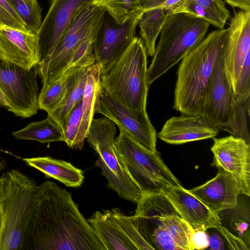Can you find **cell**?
Returning a JSON list of instances; mask_svg holds the SVG:
<instances>
[{
	"label": "cell",
	"mask_w": 250,
	"mask_h": 250,
	"mask_svg": "<svg viewBox=\"0 0 250 250\" xmlns=\"http://www.w3.org/2000/svg\"><path fill=\"white\" fill-rule=\"evenodd\" d=\"M106 250L71 193L51 181L37 185L23 250Z\"/></svg>",
	"instance_id": "obj_1"
},
{
	"label": "cell",
	"mask_w": 250,
	"mask_h": 250,
	"mask_svg": "<svg viewBox=\"0 0 250 250\" xmlns=\"http://www.w3.org/2000/svg\"><path fill=\"white\" fill-rule=\"evenodd\" d=\"M228 33V28L212 31L180 61L173 108L181 114L201 113L206 90L216 61L225 48Z\"/></svg>",
	"instance_id": "obj_2"
},
{
	"label": "cell",
	"mask_w": 250,
	"mask_h": 250,
	"mask_svg": "<svg viewBox=\"0 0 250 250\" xmlns=\"http://www.w3.org/2000/svg\"><path fill=\"white\" fill-rule=\"evenodd\" d=\"M131 219L154 250H193L192 229L161 192L145 194Z\"/></svg>",
	"instance_id": "obj_3"
},
{
	"label": "cell",
	"mask_w": 250,
	"mask_h": 250,
	"mask_svg": "<svg viewBox=\"0 0 250 250\" xmlns=\"http://www.w3.org/2000/svg\"><path fill=\"white\" fill-rule=\"evenodd\" d=\"M37 185L16 169L0 177V250H23Z\"/></svg>",
	"instance_id": "obj_4"
},
{
	"label": "cell",
	"mask_w": 250,
	"mask_h": 250,
	"mask_svg": "<svg viewBox=\"0 0 250 250\" xmlns=\"http://www.w3.org/2000/svg\"><path fill=\"white\" fill-rule=\"evenodd\" d=\"M147 57L142 39L135 37L123 54L100 74L102 88L110 96L141 111H146Z\"/></svg>",
	"instance_id": "obj_5"
},
{
	"label": "cell",
	"mask_w": 250,
	"mask_h": 250,
	"mask_svg": "<svg viewBox=\"0 0 250 250\" xmlns=\"http://www.w3.org/2000/svg\"><path fill=\"white\" fill-rule=\"evenodd\" d=\"M209 24L202 19L185 13L172 14L167 17L147 68L149 86L203 41Z\"/></svg>",
	"instance_id": "obj_6"
},
{
	"label": "cell",
	"mask_w": 250,
	"mask_h": 250,
	"mask_svg": "<svg viewBox=\"0 0 250 250\" xmlns=\"http://www.w3.org/2000/svg\"><path fill=\"white\" fill-rule=\"evenodd\" d=\"M119 128L120 133L114 140L118 161L144 195L161 192L165 185L181 186L158 151L151 152Z\"/></svg>",
	"instance_id": "obj_7"
},
{
	"label": "cell",
	"mask_w": 250,
	"mask_h": 250,
	"mask_svg": "<svg viewBox=\"0 0 250 250\" xmlns=\"http://www.w3.org/2000/svg\"><path fill=\"white\" fill-rule=\"evenodd\" d=\"M224 50L225 48L216 61L204 95L201 114L219 129L226 130L250 144V112L236 100L224 68Z\"/></svg>",
	"instance_id": "obj_8"
},
{
	"label": "cell",
	"mask_w": 250,
	"mask_h": 250,
	"mask_svg": "<svg viewBox=\"0 0 250 250\" xmlns=\"http://www.w3.org/2000/svg\"><path fill=\"white\" fill-rule=\"evenodd\" d=\"M115 125L105 116L93 119L86 139L97 154L96 165L107 179L108 187L123 199L137 204L144 194L118 161L114 146Z\"/></svg>",
	"instance_id": "obj_9"
},
{
	"label": "cell",
	"mask_w": 250,
	"mask_h": 250,
	"mask_svg": "<svg viewBox=\"0 0 250 250\" xmlns=\"http://www.w3.org/2000/svg\"><path fill=\"white\" fill-rule=\"evenodd\" d=\"M105 12L102 7L92 3L77 13L53 52L42 80L43 85L62 76L68 69L73 55L80 43L100 28Z\"/></svg>",
	"instance_id": "obj_10"
},
{
	"label": "cell",
	"mask_w": 250,
	"mask_h": 250,
	"mask_svg": "<svg viewBox=\"0 0 250 250\" xmlns=\"http://www.w3.org/2000/svg\"><path fill=\"white\" fill-rule=\"evenodd\" d=\"M38 65L29 69L0 58V90L9 107L8 110L22 118L36 114L39 88Z\"/></svg>",
	"instance_id": "obj_11"
},
{
	"label": "cell",
	"mask_w": 250,
	"mask_h": 250,
	"mask_svg": "<svg viewBox=\"0 0 250 250\" xmlns=\"http://www.w3.org/2000/svg\"><path fill=\"white\" fill-rule=\"evenodd\" d=\"M106 250H152L140 235L131 217L118 208L96 211L87 219Z\"/></svg>",
	"instance_id": "obj_12"
},
{
	"label": "cell",
	"mask_w": 250,
	"mask_h": 250,
	"mask_svg": "<svg viewBox=\"0 0 250 250\" xmlns=\"http://www.w3.org/2000/svg\"><path fill=\"white\" fill-rule=\"evenodd\" d=\"M95 0H52L46 16L36 33L38 74L42 79L53 52L77 13Z\"/></svg>",
	"instance_id": "obj_13"
},
{
	"label": "cell",
	"mask_w": 250,
	"mask_h": 250,
	"mask_svg": "<svg viewBox=\"0 0 250 250\" xmlns=\"http://www.w3.org/2000/svg\"><path fill=\"white\" fill-rule=\"evenodd\" d=\"M95 113L104 115L141 145L155 152L157 133L146 111L129 108L110 96L103 88L98 92Z\"/></svg>",
	"instance_id": "obj_14"
},
{
	"label": "cell",
	"mask_w": 250,
	"mask_h": 250,
	"mask_svg": "<svg viewBox=\"0 0 250 250\" xmlns=\"http://www.w3.org/2000/svg\"><path fill=\"white\" fill-rule=\"evenodd\" d=\"M141 16L121 24L105 12L93 44L96 63L100 71L118 59L130 45L136 37Z\"/></svg>",
	"instance_id": "obj_15"
},
{
	"label": "cell",
	"mask_w": 250,
	"mask_h": 250,
	"mask_svg": "<svg viewBox=\"0 0 250 250\" xmlns=\"http://www.w3.org/2000/svg\"><path fill=\"white\" fill-rule=\"evenodd\" d=\"M212 166L222 168L238 184L241 193L250 195V144L233 135L213 138Z\"/></svg>",
	"instance_id": "obj_16"
},
{
	"label": "cell",
	"mask_w": 250,
	"mask_h": 250,
	"mask_svg": "<svg viewBox=\"0 0 250 250\" xmlns=\"http://www.w3.org/2000/svg\"><path fill=\"white\" fill-rule=\"evenodd\" d=\"M223 64L232 91L248 55L250 54V11L235 12L228 28Z\"/></svg>",
	"instance_id": "obj_17"
},
{
	"label": "cell",
	"mask_w": 250,
	"mask_h": 250,
	"mask_svg": "<svg viewBox=\"0 0 250 250\" xmlns=\"http://www.w3.org/2000/svg\"><path fill=\"white\" fill-rule=\"evenodd\" d=\"M161 192L193 229L206 231L222 225L219 214L211 210L183 187L165 185Z\"/></svg>",
	"instance_id": "obj_18"
},
{
	"label": "cell",
	"mask_w": 250,
	"mask_h": 250,
	"mask_svg": "<svg viewBox=\"0 0 250 250\" xmlns=\"http://www.w3.org/2000/svg\"><path fill=\"white\" fill-rule=\"evenodd\" d=\"M219 128L202 114H181L168 119L157 136L172 145L213 138L219 133Z\"/></svg>",
	"instance_id": "obj_19"
},
{
	"label": "cell",
	"mask_w": 250,
	"mask_h": 250,
	"mask_svg": "<svg viewBox=\"0 0 250 250\" xmlns=\"http://www.w3.org/2000/svg\"><path fill=\"white\" fill-rule=\"evenodd\" d=\"M218 169L214 177L188 191L213 212L219 214L225 210L236 208L238 197L242 193L236 181L222 168Z\"/></svg>",
	"instance_id": "obj_20"
},
{
	"label": "cell",
	"mask_w": 250,
	"mask_h": 250,
	"mask_svg": "<svg viewBox=\"0 0 250 250\" xmlns=\"http://www.w3.org/2000/svg\"><path fill=\"white\" fill-rule=\"evenodd\" d=\"M0 58L27 69L38 65L36 34L0 25Z\"/></svg>",
	"instance_id": "obj_21"
},
{
	"label": "cell",
	"mask_w": 250,
	"mask_h": 250,
	"mask_svg": "<svg viewBox=\"0 0 250 250\" xmlns=\"http://www.w3.org/2000/svg\"><path fill=\"white\" fill-rule=\"evenodd\" d=\"M88 68L70 67L63 74L66 86L64 98L58 107L47 116L62 129L69 113L83 98Z\"/></svg>",
	"instance_id": "obj_22"
},
{
	"label": "cell",
	"mask_w": 250,
	"mask_h": 250,
	"mask_svg": "<svg viewBox=\"0 0 250 250\" xmlns=\"http://www.w3.org/2000/svg\"><path fill=\"white\" fill-rule=\"evenodd\" d=\"M27 165L34 167L47 177L53 178L68 187H80L84 180L83 172L70 163L49 156L25 158Z\"/></svg>",
	"instance_id": "obj_23"
},
{
	"label": "cell",
	"mask_w": 250,
	"mask_h": 250,
	"mask_svg": "<svg viewBox=\"0 0 250 250\" xmlns=\"http://www.w3.org/2000/svg\"><path fill=\"white\" fill-rule=\"evenodd\" d=\"M100 68L95 63L88 68L82 98V115L77 135L76 148L82 149L93 119L95 104L98 92L102 88Z\"/></svg>",
	"instance_id": "obj_24"
},
{
	"label": "cell",
	"mask_w": 250,
	"mask_h": 250,
	"mask_svg": "<svg viewBox=\"0 0 250 250\" xmlns=\"http://www.w3.org/2000/svg\"><path fill=\"white\" fill-rule=\"evenodd\" d=\"M167 17L166 9L156 7L144 11L139 19L140 34L150 57L154 54L156 40Z\"/></svg>",
	"instance_id": "obj_25"
},
{
	"label": "cell",
	"mask_w": 250,
	"mask_h": 250,
	"mask_svg": "<svg viewBox=\"0 0 250 250\" xmlns=\"http://www.w3.org/2000/svg\"><path fill=\"white\" fill-rule=\"evenodd\" d=\"M13 136L19 140H34L42 143L64 142L62 128L51 119L32 122L23 128L15 131Z\"/></svg>",
	"instance_id": "obj_26"
},
{
	"label": "cell",
	"mask_w": 250,
	"mask_h": 250,
	"mask_svg": "<svg viewBox=\"0 0 250 250\" xmlns=\"http://www.w3.org/2000/svg\"><path fill=\"white\" fill-rule=\"evenodd\" d=\"M119 24L140 16L143 11L139 0H95Z\"/></svg>",
	"instance_id": "obj_27"
},
{
	"label": "cell",
	"mask_w": 250,
	"mask_h": 250,
	"mask_svg": "<svg viewBox=\"0 0 250 250\" xmlns=\"http://www.w3.org/2000/svg\"><path fill=\"white\" fill-rule=\"evenodd\" d=\"M66 80L64 75L53 82L43 85L38 96L39 108L47 114L54 111L62 101L66 92Z\"/></svg>",
	"instance_id": "obj_28"
},
{
	"label": "cell",
	"mask_w": 250,
	"mask_h": 250,
	"mask_svg": "<svg viewBox=\"0 0 250 250\" xmlns=\"http://www.w3.org/2000/svg\"><path fill=\"white\" fill-rule=\"evenodd\" d=\"M27 30L36 33L42 22V8L37 0H9Z\"/></svg>",
	"instance_id": "obj_29"
},
{
	"label": "cell",
	"mask_w": 250,
	"mask_h": 250,
	"mask_svg": "<svg viewBox=\"0 0 250 250\" xmlns=\"http://www.w3.org/2000/svg\"><path fill=\"white\" fill-rule=\"evenodd\" d=\"M177 13H185L202 19L218 29H223L225 25L217 17L191 0H181L167 10V16Z\"/></svg>",
	"instance_id": "obj_30"
},
{
	"label": "cell",
	"mask_w": 250,
	"mask_h": 250,
	"mask_svg": "<svg viewBox=\"0 0 250 250\" xmlns=\"http://www.w3.org/2000/svg\"><path fill=\"white\" fill-rule=\"evenodd\" d=\"M99 29L88 36L80 43L73 55L68 68L73 67H88L96 63L93 44Z\"/></svg>",
	"instance_id": "obj_31"
},
{
	"label": "cell",
	"mask_w": 250,
	"mask_h": 250,
	"mask_svg": "<svg viewBox=\"0 0 250 250\" xmlns=\"http://www.w3.org/2000/svg\"><path fill=\"white\" fill-rule=\"evenodd\" d=\"M82 115V99L70 111L67 116L62 130L64 142L70 148H76L77 135Z\"/></svg>",
	"instance_id": "obj_32"
},
{
	"label": "cell",
	"mask_w": 250,
	"mask_h": 250,
	"mask_svg": "<svg viewBox=\"0 0 250 250\" xmlns=\"http://www.w3.org/2000/svg\"><path fill=\"white\" fill-rule=\"evenodd\" d=\"M236 101L250 111V54L243 65L233 91Z\"/></svg>",
	"instance_id": "obj_33"
},
{
	"label": "cell",
	"mask_w": 250,
	"mask_h": 250,
	"mask_svg": "<svg viewBox=\"0 0 250 250\" xmlns=\"http://www.w3.org/2000/svg\"><path fill=\"white\" fill-rule=\"evenodd\" d=\"M0 25L27 30L9 0H0Z\"/></svg>",
	"instance_id": "obj_34"
},
{
	"label": "cell",
	"mask_w": 250,
	"mask_h": 250,
	"mask_svg": "<svg viewBox=\"0 0 250 250\" xmlns=\"http://www.w3.org/2000/svg\"><path fill=\"white\" fill-rule=\"evenodd\" d=\"M234 212L230 221V226L235 235L243 239L250 246L249 211L239 209Z\"/></svg>",
	"instance_id": "obj_35"
},
{
	"label": "cell",
	"mask_w": 250,
	"mask_h": 250,
	"mask_svg": "<svg viewBox=\"0 0 250 250\" xmlns=\"http://www.w3.org/2000/svg\"><path fill=\"white\" fill-rule=\"evenodd\" d=\"M200 5L226 24L230 13L223 0H191Z\"/></svg>",
	"instance_id": "obj_36"
},
{
	"label": "cell",
	"mask_w": 250,
	"mask_h": 250,
	"mask_svg": "<svg viewBox=\"0 0 250 250\" xmlns=\"http://www.w3.org/2000/svg\"><path fill=\"white\" fill-rule=\"evenodd\" d=\"M225 238L228 249L235 250H250V246L241 238L232 233L222 225L215 229Z\"/></svg>",
	"instance_id": "obj_37"
},
{
	"label": "cell",
	"mask_w": 250,
	"mask_h": 250,
	"mask_svg": "<svg viewBox=\"0 0 250 250\" xmlns=\"http://www.w3.org/2000/svg\"><path fill=\"white\" fill-rule=\"evenodd\" d=\"M190 243L193 250L208 249V242L206 231L193 229L190 236Z\"/></svg>",
	"instance_id": "obj_38"
},
{
	"label": "cell",
	"mask_w": 250,
	"mask_h": 250,
	"mask_svg": "<svg viewBox=\"0 0 250 250\" xmlns=\"http://www.w3.org/2000/svg\"><path fill=\"white\" fill-rule=\"evenodd\" d=\"M215 230H206L208 237V249L213 250H225V243L222 235L215 229Z\"/></svg>",
	"instance_id": "obj_39"
},
{
	"label": "cell",
	"mask_w": 250,
	"mask_h": 250,
	"mask_svg": "<svg viewBox=\"0 0 250 250\" xmlns=\"http://www.w3.org/2000/svg\"><path fill=\"white\" fill-rule=\"evenodd\" d=\"M232 7H237L244 11H250V0H224Z\"/></svg>",
	"instance_id": "obj_40"
},
{
	"label": "cell",
	"mask_w": 250,
	"mask_h": 250,
	"mask_svg": "<svg viewBox=\"0 0 250 250\" xmlns=\"http://www.w3.org/2000/svg\"><path fill=\"white\" fill-rule=\"evenodd\" d=\"M167 0H139L143 11L157 7Z\"/></svg>",
	"instance_id": "obj_41"
},
{
	"label": "cell",
	"mask_w": 250,
	"mask_h": 250,
	"mask_svg": "<svg viewBox=\"0 0 250 250\" xmlns=\"http://www.w3.org/2000/svg\"><path fill=\"white\" fill-rule=\"evenodd\" d=\"M0 104L1 105L7 108L8 109L9 108V103H8V101H7L4 94H3V93L2 92V91L0 90Z\"/></svg>",
	"instance_id": "obj_42"
},
{
	"label": "cell",
	"mask_w": 250,
	"mask_h": 250,
	"mask_svg": "<svg viewBox=\"0 0 250 250\" xmlns=\"http://www.w3.org/2000/svg\"><path fill=\"white\" fill-rule=\"evenodd\" d=\"M3 168V165L0 162V173L2 169Z\"/></svg>",
	"instance_id": "obj_43"
}]
</instances>
